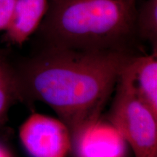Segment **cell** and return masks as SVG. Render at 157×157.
<instances>
[{"mask_svg": "<svg viewBox=\"0 0 157 157\" xmlns=\"http://www.w3.org/2000/svg\"><path fill=\"white\" fill-rule=\"evenodd\" d=\"M48 0H17L5 37L13 44L22 45L37 31L48 8Z\"/></svg>", "mask_w": 157, "mask_h": 157, "instance_id": "52a82bcc", "label": "cell"}, {"mask_svg": "<svg viewBox=\"0 0 157 157\" xmlns=\"http://www.w3.org/2000/svg\"><path fill=\"white\" fill-rule=\"evenodd\" d=\"M21 102L14 67L0 54V127L7 121L10 108Z\"/></svg>", "mask_w": 157, "mask_h": 157, "instance_id": "ba28073f", "label": "cell"}, {"mask_svg": "<svg viewBox=\"0 0 157 157\" xmlns=\"http://www.w3.org/2000/svg\"><path fill=\"white\" fill-rule=\"evenodd\" d=\"M16 1L0 0V31H5L8 27Z\"/></svg>", "mask_w": 157, "mask_h": 157, "instance_id": "30bf717a", "label": "cell"}, {"mask_svg": "<svg viewBox=\"0 0 157 157\" xmlns=\"http://www.w3.org/2000/svg\"><path fill=\"white\" fill-rule=\"evenodd\" d=\"M121 73L137 97L157 117V49L149 55L131 57Z\"/></svg>", "mask_w": 157, "mask_h": 157, "instance_id": "8992f818", "label": "cell"}, {"mask_svg": "<svg viewBox=\"0 0 157 157\" xmlns=\"http://www.w3.org/2000/svg\"><path fill=\"white\" fill-rule=\"evenodd\" d=\"M127 146L120 131L102 115L71 135L74 157H126Z\"/></svg>", "mask_w": 157, "mask_h": 157, "instance_id": "5b68a950", "label": "cell"}, {"mask_svg": "<svg viewBox=\"0 0 157 157\" xmlns=\"http://www.w3.org/2000/svg\"><path fill=\"white\" fill-rule=\"evenodd\" d=\"M137 31L141 42L150 43L157 49V0H146L137 10Z\"/></svg>", "mask_w": 157, "mask_h": 157, "instance_id": "9c48e42d", "label": "cell"}, {"mask_svg": "<svg viewBox=\"0 0 157 157\" xmlns=\"http://www.w3.org/2000/svg\"><path fill=\"white\" fill-rule=\"evenodd\" d=\"M0 157H12V155L8 149L5 146H3L2 143H0Z\"/></svg>", "mask_w": 157, "mask_h": 157, "instance_id": "8fae6325", "label": "cell"}, {"mask_svg": "<svg viewBox=\"0 0 157 157\" xmlns=\"http://www.w3.org/2000/svg\"><path fill=\"white\" fill-rule=\"evenodd\" d=\"M137 1L48 0L39 35L44 46L140 54Z\"/></svg>", "mask_w": 157, "mask_h": 157, "instance_id": "7a4b0ae2", "label": "cell"}, {"mask_svg": "<svg viewBox=\"0 0 157 157\" xmlns=\"http://www.w3.org/2000/svg\"><path fill=\"white\" fill-rule=\"evenodd\" d=\"M107 118L120 131L135 157H157V117L140 101L121 72Z\"/></svg>", "mask_w": 157, "mask_h": 157, "instance_id": "3957f363", "label": "cell"}, {"mask_svg": "<svg viewBox=\"0 0 157 157\" xmlns=\"http://www.w3.org/2000/svg\"><path fill=\"white\" fill-rule=\"evenodd\" d=\"M135 55L44 46L14 67L21 102L46 103L71 135L102 115L124 66Z\"/></svg>", "mask_w": 157, "mask_h": 157, "instance_id": "6da1fadb", "label": "cell"}, {"mask_svg": "<svg viewBox=\"0 0 157 157\" xmlns=\"http://www.w3.org/2000/svg\"><path fill=\"white\" fill-rule=\"evenodd\" d=\"M19 137L31 157H67L71 135L60 120L40 113H32L19 129Z\"/></svg>", "mask_w": 157, "mask_h": 157, "instance_id": "277c9868", "label": "cell"}]
</instances>
